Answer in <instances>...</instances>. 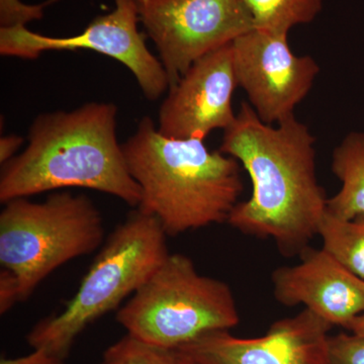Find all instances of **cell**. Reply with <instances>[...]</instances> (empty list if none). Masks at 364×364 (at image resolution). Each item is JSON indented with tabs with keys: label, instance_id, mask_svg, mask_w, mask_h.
<instances>
[{
	"label": "cell",
	"instance_id": "cell-1",
	"mask_svg": "<svg viewBox=\"0 0 364 364\" xmlns=\"http://www.w3.org/2000/svg\"><path fill=\"white\" fill-rule=\"evenodd\" d=\"M315 145L310 129L296 116L268 124L249 102H242L220 151L246 169L252 193L237 203L227 222L249 236L273 239L287 257L308 248L328 200L318 182Z\"/></svg>",
	"mask_w": 364,
	"mask_h": 364
},
{
	"label": "cell",
	"instance_id": "cell-2",
	"mask_svg": "<svg viewBox=\"0 0 364 364\" xmlns=\"http://www.w3.org/2000/svg\"><path fill=\"white\" fill-rule=\"evenodd\" d=\"M117 117L116 105L97 102L38 116L25 150L2 165L0 202L82 188L138 208L141 188L117 142Z\"/></svg>",
	"mask_w": 364,
	"mask_h": 364
},
{
	"label": "cell",
	"instance_id": "cell-3",
	"mask_svg": "<svg viewBox=\"0 0 364 364\" xmlns=\"http://www.w3.org/2000/svg\"><path fill=\"white\" fill-rule=\"evenodd\" d=\"M122 147L141 188L138 210L156 218L167 236L227 222L243 193L238 160L200 139L167 138L149 117Z\"/></svg>",
	"mask_w": 364,
	"mask_h": 364
},
{
	"label": "cell",
	"instance_id": "cell-4",
	"mask_svg": "<svg viewBox=\"0 0 364 364\" xmlns=\"http://www.w3.org/2000/svg\"><path fill=\"white\" fill-rule=\"evenodd\" d=\"M166 237L156 218L136 208L109 235L65 309L31 330L28 345L66 359L85 328L119 308L161 267L170 254Z\"/></svg>",
	"mask_w": 364,
	"mask_h": 364
},
{
	"label": "cell",
	"instance_id": "cell-5",
	"mask_svg": "<svg viewBox=\"0 0 364 364\" xmlns=\"http://www.w3.org/2000/svg\"><path fill=\"white\" fill-rule=\"evenodd\" d=\"M104 238V219L88 196L61 191L42 203L16 198L0 214V264L18 277L25 301L57 268L95 252Z\"/></svg>",
	"mask_w": 364,
	"mask_h": 364
},
{
	"label": "cell",
	"instance_id": "cell-6",
	"mask_svg": "<svg viewBox=\"0 0 364 364\" xmlns=\"http://www.w3.org/2000/svg\"><path fill=\"white\" fill-rule=\"evenodd\" d=\"M239 321L231 287L200 274L182 254H169L117 313V322L131 337L167 350L207 332L232 329Z\"/></svg>",
	"mask_w": 364,
	"mask_h": 364
},
{
	"label": "cell",
	"instance_id": "cell-7",
	"mask_svg": "<svg viewBox=\"0 0 364 364\" xmlns=\"http://www.w3.org/2000/svg\"><path fill=\"white\" fill-rule=\"evenodd\" d=\"M169 87L198 60L254 28L241 0H136Z\"/></svg>",
	"mask_w": 364,
	"mask_h": 364
},
{
	"label": "cell",
	"instance_id": "cell-8",
	"mask_svg": "<svg viewBox=\"0 0 364 364\" xmlns=\"http://www.w3.org/2000/svg\"><path fill=\"white\" fill-rule=\"evenodd\" d=\"M114 4L112 13L97 16L82 33L72 37H48L26 26L0 28V54L32 60L47 51L90 50L126 66L144 95L156 100L169 90V80L161 61L149 51L139 32L136 0H114Z\"/></svg>",
	"mask_w": 364,
	"mask_h": 364
},
{
	"label": "cell",
	"instance_id": "cell-9",
	"mask_svg": "<svg viewBox=\"0 0 364 364\" xmlns=\"http://www.w3.org/2000/svg\"><path fill=\"white\" fill-rule=\"evenodd\" d=\"M287 37L253 28L231 44L237 83L268 124L294 116L320 73L312 56L294 54Z\"/></svg>",
	"mask_w": 364,
	"mask_h": 364
},
{
	"label": "cell",
	"instance_id": "cell-10",
	"mask_svg": "<svg viewBox=\"0 0 364 364\" xmlns=\"http://www.w3.org/2000/svg\"><path fill=\"white\" fill-rule=\"evenodd\" d=\"M333 326L305 309L270 326L264 336L238 338L229 330L200 335L176 351L198 364H331Z\"/></svg>",
	"mask_w": 364,
	"mask_h": 364
},
{
	"label": "cell",
	"instance_id": "cell-11",
	"mask_svg": "<svg viewBox=\"0 0 364 364\" xmlns=\"http://www.w3.org/2000/svg\"><path fill=\"white\" fill-rule=\"evenodd\" d=\"M231 44L198 60L169 87L158 116L161 135L205 140L210 132L225 131L233 123V97L238 83Z\"/></svg>",
	"mask_w": 364,
	"mask_h": 364
},
{
	"label": "cell",
	"instance_id": "cell-12",
	"mask_svg": "<svg viewBox=\"0 0 364 364\" xmlns=\"http://www.w3.org/2000/svg\"><path fill=\"white\" fill-rule=\"evenodd\" d=\"M299 256V264L273 272L274 298L287 306L303 304L332 326L349 330L364 313V280L323 248L309 246Z\"/></svg>",
	"mask_w": 364,
	"mask_h": 364
},
{
	"label": "cell",
	"instance_id": "cell-13",
	"mask_svg": "<svg viewBox=\"0 0 364 364\" xmlns=\"http://www.w3.org/2000/svg\"><path fill=\"white\" fill-rule=\"evenodd\" d=\"M332 172L342 186L336 195L328 198L326 210L343 220L364 215L363 132H351L335 148Z\"/></svg>",
	"mask_w": 364,
	"mask_h": 364
},
{
	"label": "cell",
	"instance_id": "cell-14",
	"mask_svg": "<svg viewBox=\"0 0 364 364\" xmlns=\"http://www.w3.org/2000/svg\"><path fill=\"white\" fill-rule=\"evenodd\" d=\"M318 235L326 252L364 279V215L343 220L326 210Z\"/></svg>",
	"mask_w": 364,
	"mask_h": 364
},
{
	"label": "cell",
	"instance_id": "cell-15",
	"mask_svg": "<svg viewBox=\"0 0 364 364\" xmlns=\"http://www.w3.org/2000/svg\"><path fill=\"white\" fill-rule=\"evenodd\" d=\"M254 28L286 33L296 26L312 23L323 9V0H241Z\"/></svg>",
	"mask_w": 364,
	"mask_h": 364
},
{
	"label": "cell",
	"instance_id": "cell-16",
	"mask_svg": "<svg viewBox=\"0 0 364 364\" xmlns=\"http://www.w3.org/2000/svg\"><path fill=\"white\" fill-rule=\"evenodd\" d=\"M107 364H181L176 350L143 343L127 334L104 353Z\"/></svg>",
	"mask_w": 364,
	"mask_h": 364
},
{
	"label": "cell",
	"instance_id": "cell-17",
	"mask_svg": "<svg viewBox=\"0 0 364 364\" xmlns=\"http://www.w3.org/2000/svg\"><path fill=\"white\" fill-rule=\"evenodd\" d=\"M331 364H364V337L340 333L328 341Z\"/></svg>",
	"mask_w": 364,
	"mask_h": 364
},
{
	"label": "cell",
	"instance_id": "cell-18",
	"mask_svg": "<svg viewBox=\"0 0 364 364\" xmlns=\"http://www.w3.org/2000/svg\"><path fill=\"white\" fill-rule=\"evenodd\" d=\"M47 4L31 6L21 0H0V23L1 28H11L16 26H26L35 20H41L44 16V9Z\"/></svg>",
	"mask_w": 364,
	"mask_h": 364
},
{
	"label": "cell",
	"instance_id": "cell-19",
	"mask_svg": "<svg viewBox=\"0 0 364 364\" xmlns=\"http://www.w3.org/2000/svg\"><path fill=\"white\" fill-rule=\"evenodd\" d=\"M20 301L18 277L6 268L0 270V314L4 315Z\"/></svg>",
	"mask_w": 364,
	"mask_h": 364
},
{
	"label": "cell",
	"instance_id": "cell-20",
	"mask_svg": "<svg viewBox=\"0 0 364 364\" xmlns=\"http://www.w3.org/2000/svg\"><path fill=\"white\" fill-rule=\"evenodd\" d=\"M65 359L53 355L42 349H33L28 355L16 358H2L0 364H64Z\"/></svg>",
	"mask_w": 364,
	"mask_h": 364
},
{
	"label": "cell",
	"instance_id": "cell-21",
	"mask_svg": "<svg viewBox=\"0 0 364 364\" xmlns=\"http://www.w3.org/2000/svg\"><path fill=\"white\" fill-rule=\"evenodd\" d=\"M25 139L18 135H6L0 138V163L6 164L9 160L16 157V153L23 145Z\"/></svg>",
	"mask_w": 364,
	"mask_h": 364
},
{
	"label": "cell",
	"instance_id": "cell-22",
	"mask_svg": "<svg viewBox=\"0 0 364 364\" xmlns=\"http://www.w3.org/2000/svg\"><path fill=\"white\" fill-rule=\"evenodd\" d=\"M349 331L358 335V336L364 337V313L354 318L350 328H349Z\"/></svg>",
	"mask_w": 364,
	"mask_h": 364
},
{
	"label": "cell",
	"instance_id": "cell-23",
	"mask_svg": "<svg viewBox=\"0 0 364 364\" xmlns=\"http://www.w3.org/2000/svg\"><path fill=\"white\" fill-rule=\"evenodd\" d=\"M177 353H178V352H177ZM178 356H179V360H181V364H198V363H193V361L191 360V359L184 358V356H182L181 354L178 353Z\"/></svg>",
	"mask_w": 364,
	"mask_h": 364
},
{
	"label": "cell",
	"instance_id": "cell-24",
	"mask_svg": "<svg viewBox=\"0 0 364 364\" xmlns=\"http://www.w3.org/2000/svg\"><path fill=\"white\" fill-rule=\"evenodd\" d=\"M98 364H107V363H105V361H102V363H98Z\"/></svg>",
	"mask_w": 364,
	"mask_h": 364
}]
</instances>
